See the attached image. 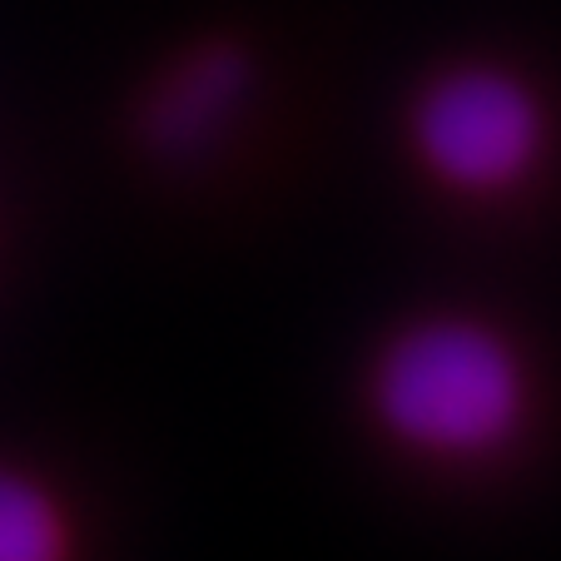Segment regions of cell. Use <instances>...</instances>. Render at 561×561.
Segmentation results:
<instances>
[{
    "instance_id": "6da1fadb",
    "label": "cell",
    "mask_w": 561,
    "mask_h": 561,
    "mask_svg": "<svg viewBox=\"0 0 561 561\" xmlns=\"http://www.w3.org/2000/svg\"><path fill=\"white\" fill-rule=\"evenodd\" d=\"M358 392L378 443L433 472H488L537 423L527 348L472 308H427L388 329Z\"/></svg>"
},
{
    "instance_id": "7a4b0ae2",
    "label": "cell",
    "mask_w": 561,
    "mask_h": 561,
    "mask_svg": "<svg viewBox=\"0 0 561 561\" xmlns=\"http://www.w3.org/2000/svg\"><path fill=\"white\" fill-rule=\"evenodd\" d=\"M551 115L507 65H447L413 95L408 154L437 194L457 204H502L541 174Z\"/></svg>"
},
{
    "instance_id": "3957f363",
    "label": "cell",
    "mask_w": 561,
    "mask_h": 561,
    "mask_svg": "<svg viewBox=\"0 0 561 561\" xmlns=\"http://www.w3.org/2000/svg\"><path fill=\"white\" fill-rule=\"evenodd\" d=\"M254 65L239 45H204L190 50L164 80L154 85L145 105V139L164 159H194L209 145H219L224 129L239 119Z\"/></svg>"
},
{
    "instance_id": "277c9868",
    "label": "cell",
    "mask_w": 561,
    "mask_h": 561,
    "mask_svg": "<svg viewBox=\"0 0 561 561\" xmlns=\"http://www.w3.org/2000/svg\"><path fill=\"white\" fill-rule=\"evenodd\" d=\"M70 537L45 488L0 467V561H65Z\"/></svg>"
}]
</instances>
